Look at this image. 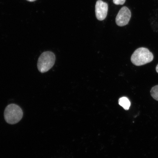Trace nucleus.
<instances>
[{"mask_svg":"<svg viewBox=\"0 0 158 158\" xmlns=\"http://www.w3.org/2000/svg\"><path fill=\"white\" fill-rule=\"evenodd\" d=\"M131 12L126 6L122 7L116 18V23L118 26L123 27L128 24L131 17Z\"/></svg>","mask_w":158,"mask_h":158,"instance_id":"nucleus-4","label":"nucleus"},{"mask_svg":"<svg viewBox=\"0 0 158 158\" xmlns=\"http://www.w3.org/2000/svg\"><path fill=\"white\" fill-rule=\"evenodd\" d=\"M27 1H29V2H31L35 1H36V0H27Z\"/></svg>","mask_w":158,"mask_h":158,"instance_id":"nucleus-10","label":"nucleus"},{"mask_svg":"<svg viewBox=\"0 0 158 158\" xmlns=\"http://www.w3.org/2000/svg\"><path fill=\"white\" fill-rule=\"evenodd\" d=\"M108 5L102 0L97 1L95 6V13L97 19L98 20L102 21L106 18L107 15Z\"/></svg>","mask_w":158,"mask_h":158,"instance_id":"nucleus-5","label":"nucleus"},{"mask_svg":"<svg viewBox=\"0 0 158 158\" xmlns=\"http://www.w3.org/2000/svg\"><path fill=\"white\" fill-rule=\"evenodd\" d=\"M22 109L17 104H11L6 107L4 113L5 119L7 123L14 124L19 122L23 118Z\"/></svg>","mask_w":158,"mask_h":158,"instance_id":"nucleus-2","label":"nucleus"},{"mask_svg":"<svg viewBox=\"0 0 158 158\" xmlns=\"http://www.w3.org/2000/svg\"><path fill=\"white\" fill-rule=\"evenodd\" d=\"M126 0H113V2L116 5H123L125 2Z\"/></svg>","mask_w":158,"mask_h":158,"instance_id":"nucleus-8","label":"nucleus"},{"mask_svg":"<svg viewBox=\"0 0 158 158\" xmlns=\"http://www.w3.org/2000/svg\"><path fill=\"white\" fill-rule=\"evenodd\" d=\"M151 94L154 99L158 101V85L153 87L152 88Z\"/></svg>","mask_w":158,"mask_h":158,"instance_id":"nucleus-7","label":"nucleus"},{"mask_svg":"<svg viewBox=\"0 0 158 158\" xmlns=\"http://www.w3.org/2000/svg\"><path fill=\"white\" fill-rule=\"evenodd\" d=\"M118 103L123 107L124 109L127 110L129 109L131 103L128 99L125 97L120 98L118 100Z\"/></svg>","mask_w":158,"mask_h":158,"instance_id":"nucleus-6","label":"nucleus"},{"mask_svg":"<svg viewBox=\"0 0 158 158\" xmlns=\"http://www.w3.org/2000/svg\"><path fill=\"white\" fill-rule=\"evenodd\" d=\"M156 71L158 73V64H157L156 67Z\"/></svg>","mask_w":158,"mask_h":158,"instance_id":"nucleus-9","label":"nucleus"},{"mask_svg":"<svg viewBox=\"0 0 158 158\" xmlns=\"http://www.w3.org/2000/svg\"><path fill=\"white\" fill-rule=\"evenodd\" d=\"M55 61V55L52 52L47 51L43 53L37 62L38 70L41 73L48 72L54 66Z\"/></svg>","mask_w":158,"mask_h":158,"instance_id":"nucleus-3","label":"nucleus"},{"mask_svg":"<svg viewBox=\"0 0 158 158\" xmlns=\"http://www.w3.org/2000/svg\"><path fill=\"white\" fill-rule=\"evenodd\" d=\"M154 58L153 55L147 48L141 47L134 51L131 56L133 64L137 66H141L151 62Z\"/></svg>","mask_w":158,"mask_h":158,"instance_id":"nucleus-1","label":"nucleus"}]
</instances>
